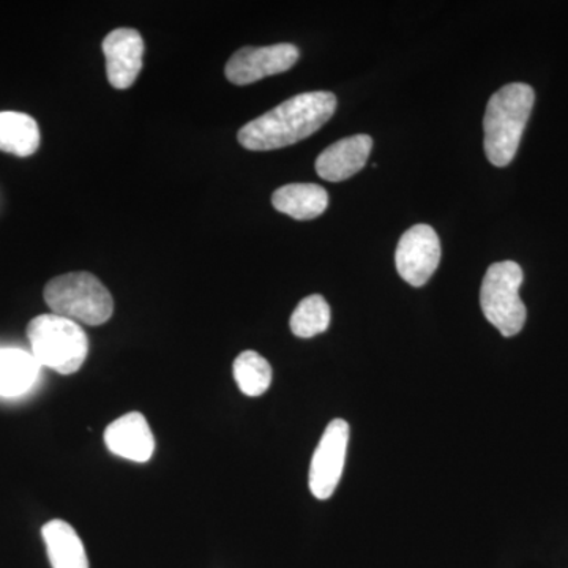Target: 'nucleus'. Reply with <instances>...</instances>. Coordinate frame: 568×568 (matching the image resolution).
<instances>
[{
    "label": "nucleus",
    "instance_id": "obj_1",
    "mask_svg": "<svg viewBox=\"0 0 568 568\" xmlns=\"http://www.w3.org/2000/svg\"><path fill=\"white\" fill-rule=\"evenodd\" d=\"M335 111L336 97L332 92L298 93L242 126L237 140L248 151H276L312 136Z\"/></svg>",
    "mask_w": 568,
    "mask_h": 568
},
{
    "label": "nucleus",
    "instance_id": "obj_2",
    "mask_svg": "<svg viewBox=\"0 0 568 568\" xmlns=\"http://www.w3.org/2000/svg\"><path fill=\"white\" fill-rule=\"evenodd\" d=\"M534 102V89L523 82H511L493 93L484 119V145L489 163L504 168L515 159Z\"/></svg>",
    "mask_w": 568,
    "mask_h": 568
},
{
    "label": "nucleus",
    "instance_id": "obj_3",
    "mask_svg": "<svg viewBox=\"0 0 568 568\" xmlns=\"http://www.w3.org/2000/svg\"><path fill=\"white\" fill-rule=\"evenodd\" d=\"M28 338L40 366H48L61 375H73L88 358L89 339L81 325L54 313L33 317Z\"/></svg>",
    "mask_w": 568,
    "mask_h": 568
},
{
    "label": "nucleus",
    "instance_id": "obj_4",
    "mask_svg": "<svg viewBox=\"0 0 568 568\" xmlns=\"http://www.w3.org/2000/svg\"><path fill=\"white\" fill-rule=\"evenodd\" d=\"M44 302L54 315L88 325H102L114 313L110 291L89 272L55 276L44 287Z\"/></svg>",
    "mask_w": 568,
    "mask_h": 568
},
{
    "label": "nucleus",
    "instance_id": "obj_5",
    "mask_svg": "<svg viewBox=\"0 0 568 568\" xmlns=\"http://www.w3.org/2000/svg\"><path fill=\"white\" fill-rule=\"evenodd\" d=\"M523 275L521 265L503 261L489 265L480 290L481 312L488 323L495 325L503 336L518 335L526 324L528 310L519 297Z\"/></svg>",
    "mask_w": 568,
    "mask_h": 568
},
{
    "label": "nucleus",
    "instance_id": "obj_6",
    "mask_svg": "<svg viewBox=\"0 0 568 568\" xmlns=\"http://www.w3.org/2000/svg\"><path fill=\"white\" fill-rule=\"evenodd\" d=\"M347 444L349 425L343 418H335L325 428L310 466V491L317 499H328L338 487L345 469Z\"/></svg>",
    "mask_w": 568,
    "mask_h": 568
},
{
    "label": "nucleus",
    "instance_id": "obj_7",
    "mask_svg": "<svg viewBox=\"0 0 568 568\" xmlns=\"http://www.w3.org/2000/svg\"><path fill=\"white\" fill-rule=\"evenodd\" d=\"M439 263V235L429 224H416L402 235L395 253L396 271L410 286H424Z\"/></svg>",
    "mask_w": 568,
    "mask_h": 568
},
{
    "label": "nucleus",
    "instance_id": "obj_8",
    "mask_svg": "<svg viewBox=\"0 0 568 568\" xmlns=\"http://www.w3.org/2000/svg\"><path fill=\"white\" fill-rule=\"evenodd\" d=\"M297 47L291 43L271 44V47H245L234 52L226 63L224 74L235 85H248L274 74L293 69L298 61Z\"/></svg>",
    "mask_w": 568,
    "mask_h": 568
},
{
    "label": "nucleus",
    "instance_id": "obj_9",
    "mask_svg": "<svg viewBox=\"0 0 568 568\" xmlns=\"http://www.w3.org/2000/svg\"><path fill=\"white\" fill-rule=\"evenodd\" d=\"M108 81L114 89L132 88L142 70L144 40L134 29H115L103 40Z\"/></svg>",
    "mask_w": 568,
    "mask_h": 568
},
{
    "label": "nucleus",
    "instance_id": "obj_10",
    "mask_svg": "<svg viewBox=\"0 0 568 568\" xmlns=\"http://www.w3.org/2000/svg\"><path fill=\"white\" fill-rule=\"evenodd\" d=\"M368 134H355L328 145L316 160V173L327 182H343L364 170L372 153Z\"/></svg>",
    "mask_w": 568,
    "mask_h": 568
},
{
    "label": "nucleus",
    "instance_id": "obj_11",
    "mask_svg": "<svg viewBox=\"0 0 568 568\" xmlns=\"http://www.w3.org/2000/svg\"><path fill=\"white\" fill-rule=\"evenodd\" d=\"M104 444L118 457L145 463L155 450L151 426L140 413L118 418L104 432Z\"/></svg>",
    "mask_w": 568,
    "mask_h": 568
},
{
    "label": "nucleus",
    "instance_id": "obj_12",
    "mask_svg": "<svg viewBox=\"0 0 568 568\" xmlns=\"http://www.w3.org/2000/svg\"><path fill=\"white\" fill-rule=\"evenodd\" d=\"M276 211L286 213L291 219L315 220L328 207V193L316 183H290L276 190L272 196Z\"/></svg>",
    "mask_w": 568,
    "mask_h": 568
},
{
    "label": "nucleus",
    "instance_id": "obj_13",
    "mask_svg": "<svg viewBox=\"0 0 568 568\" xmlns=\"http://www.w3.org/2000/svg\"><path fill=\"white\" fill-rule=\"evenodd\" d=\"M52 568H89L88 555L77 530L62 519H52L41 529Z\"/></svg>",
    "mask_w": 568,
    "mask_h": 568
},
{
    "label": "nucleus",
    "instance_id": "obj_14",
    "mask_svg": "<svg viewBox=\"0 0 568 568\" xmlns=\"http://www.w3.org/2000/svg\"><path fill=\"white\" fill-rule=\"evenodd\" d=\"M40 364L20 347H0V396L13 398L31 390L39 379Z\"/></svg>",
    "mask_w": 568,
    "mask_h": 568
},
{
    "label": "nucleus",
    "instance_id": "obj_15",
    "mask_svg": "<svg viewBox=\"0 0 568 568\" xmlns=\"http://www.w3.org/2000/svg\"><path fill=\"white\" fill-rule=\"evenodd\" d=\"M40 148L39 123L24 112H0V151L31 156Z\"/></svg>",
    "mask_w": 568,
    "mask_h": 568
},
{
    "label": "nucleus",
    "instance_id": "obj_16",
    "mask_svg": "<svg viewBox=\"0 0 568 568\" xmlns=\"http://www.w3.org/2000/svg\"><path fill=\"white\" fill-rule=\"evenodd\" d=\"M234 379L246 396H261L272 384V366L263 355L245 351L234 361Z\"/></svg>",
    "mask_w": 568,
    "mask_h": 568
},
{
    "label": "nucleus",
    "instance_id": "obj_17",
    "mask_svg": "<svg viewBox=\"0 0 568 568\" xmlns=\"http://www.w3.org/2000/svg\"><path fill=\"white\" fill-rule=\"evenodd\" d=\"M290 325L291 331L298 338H313L324 334L331 325V306L323 295H308L294 310Z\"/></svg>",
    "mask_w": 568,
    "mask_h": 568
}]
</instances>
